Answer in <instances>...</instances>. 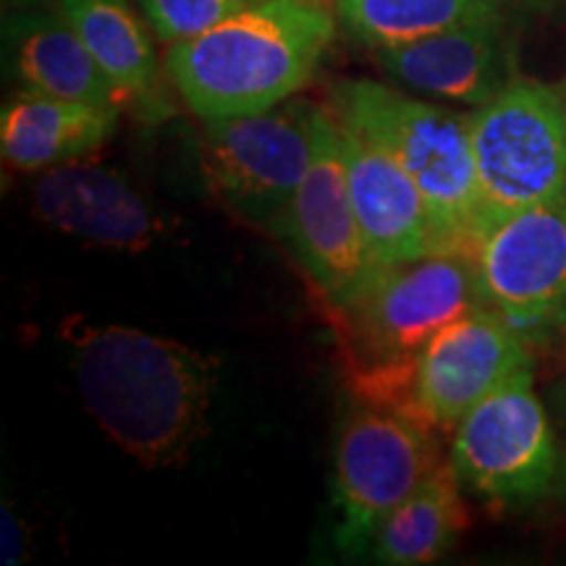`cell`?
Returning a JSON list of instances; mask_svg holds the SVG:
<instances>
[{
	"instance_id": "3",
	"label": "cell",
	"mask_w": 566,
	"mask_h": 566,
	"mask_svg": "<svg viewBox=\"0 0 566 566\" xmlns=\"http://www.w3.org/2000/svg\"><path fill=\"white\" fill-rule=\"evenodd\" d=\"M331 108L338 122L386 150L412 176L433 210L443 250H475L480 184L470 113L443 108L375 80L336 82Z\"/></svg>"
},
{
	"instance_id": "18",
	"label": "cell",
	"mask_w": 566,
	"mask_h": 566,
	"mask_svg": "<svg viewBox=\"0 0 566 566\" xmlns=\"http://www.w3.org/2000/svg\"><path fill=\"white\" fill-rule=\"evenodd\" d=\"M462 480L454 464L441 462L380 522L370 541L375 562L422 566L449 554L467 530Z\"/></svg>"
},
{
	"instance_id": "11",
	"label": "cell",
	"mask_w": 566,
	"mask_h": 566,
	"mask_svg": "<svg viewBox=\"0 0 566 566\" xmlns=\"http://www.w3.org/2000/svg\"><path fill=\"white\" fill-rule=\"evenodd\" d=\"M530 344L491 307H478L433 336L412 370V412L436 428L457 422L501 384L533 367Z\"/></svg>"
},
{
	"instance_id": "12",
	"label": "cell",
	"mask_w": 566,
	"mask_h": 566,
	"mask_svg": "<svg viewBox=\"0 0 566 566\" xmlns=\"http://www.w3.org/2000/svg\"><path fill=\"white\" fill-rule=\"evenodd\" d=\"M373 55L378 69L401 87L472 108L491 103L516 80L514 30L506 17L378 48Z\"/></svg>"
},
{
	"instance_id": "4",
	"label": "cell",
	"mask_w": 566,
	"mask_h": 566,
	"mask_svg": "<svg viewBox=\"0 0 566 566\" xmlns=\"http://www.w3.org/2000/svg\"><path fill=\"white\" fill-rule=\"evenodd\" d=\"M478 307L485 300L475 254L443 250L378 265L342 313L354 346L380 378L412 380L417 357L433 336Z\"/></svg>"
},
{
	"instance_id": "8",
	"label": "cell",
	"mask_w": 566,
	"mask_h": 566,
	"mask_svg": "<svg viewBox=\"0 0 566 566\" xmlns=\"http://www.w3.org/2000/svg\"><path fill=\"white\" fill-rule=\"evenodd\" d=\"M430 422L417 412L363 405L342 422L334 454V499L346 551L370 546L375 530L438 464Z\"/></svg>"
},
{
	"instance_id": "19",
	"label": "cell",
	"mask_w": 566,
	"mask_h": 566,
	"mask_svg": "<svg viewBox=\"0 0 566 566\" xmlns=\"http://www.w3.org/2000/svg\"><path fill=\"white\" fill-rule=\"evenodd\" d=\"M338 24L359 45L378 51L495 17L509 0H334Z\"/></svg>"
},
{
	"instance_id": "9",
	"label": "cell",
	"mask_w": 566,
	"mask_h": 566,
	"mask_svg": "<svg viewBox=\"0 0 566 566\" xmlns=\"http://www.w3.org/2000/svg\"><path fill=\"white\" fill-rule=\"evenodd\" d=\"M472 254L485 307L530 344L566 336V189L501 218Z\"/></svg>"
},
{
	"instance_id": "20",
	"label": "cell",
	"mask_w": 566,
	"mask_h": 566,
	"mask_svg": "<svg viewBox=\"0 0 566 566\" xmlns=\"http://www.w3.org/2000/svg\"><path fill=\"white\" fill-rule=\"evenodd\" d=\"M139 3L153 32L174 45L212 30L233 13L252 6L254 0H139Z\"/></svg>"
},
{
	"instance_id": "1",
	"label": "cell",
	"mask_w": 566,
	"mask_h": 566,
	"mask_svg": "<svg viewBox=\"0 0 566 566\" xmlns=\"http://www.w3.org/2000/svg\"><path fill=\"white\" fill-rule=\"evenodd\" d=\"M90 415L147 470L187 462L208 433L218 359L129 325L63 323Z\"/></svg>"
},
{
	"instance_id": "2",
	"label": "cell",
	"mask_w": 566,
	"mask_h": 566,
	"mask_svg": "<svg viewBox=\"0 0 566 566\" xmlns=\"http://www.w3.org/2000/svg\"><path fill=\"white\" fill-rule=\"evenodd\" d=\"M336 27L334 0H254L212 30L174 42L166 74L202 124L250 116L313 82Z\"/></svg>"
},
{
	"instance_id": "6",
	"label": "cell",
	"mask_w": 566,
	"mask_h": 566,
	"mask_svg": "<svg viewBox=\"0 0 566 566\" xmlns=\"http://www.w3.org/2000/svg\"><path fill=\"white\" fill-rule=\"evenodd\" d=\"M321 108L289 97L250 116L205 122L200 166L212 192L239 216L279 233L313 163Z\"/></svg>"
},
{
	"instance_id": "21",
	"label": "cell",
	"mask_w": 566,
	"mask_h": 566,
	"mask_svg": "<svg viewBox=\"0 0 566 566\" xmlns=\"http://www.w3.org/2000/svg\"><path fill=\"white\" fill-rule=\"evenodd\" d=\"M30 554V537H27V527L21 525L19 514L13 509L3 506L0 514V564L3 566H19Z\"/></svg>"
},
{
	"instance_id": "14",
	"label": "cell",
	"mask_w": 566,
	"mask_h": 566,
	"mask_svg": "<svg viewBox=\"0 0 566 566\" xmlns=\"http://www.w3.org/2000/svg\"><path fill=\"white\" fill-rule=\"evenodd\" d=\"M342 153L354 212L375 265L443 252L433 210L391 155L346 124H342Z\"/></svg>"
},
{
	"instance_id": "10",
	"label": "cell",
	"mask_w": 566,
	"mask_h": 566,
	"mask_svg": "<svg viewBox=\"0 0 566 566\" xmlns=\"http://www.w3.org/2000/svg\"><path fill=\"white\" fill-rule=\"evenodd\" d=\"M279 233L292 244L328 304L338 310L357 300L378 268L354 212L342 153V124L334 108H321L313 163L292 197Z\"/></svg>"
},
{
	"instance_id": "13",
	"label": "cell",
	"mask_w": 566,
	"mask_h": 566,
	"mask_svg": "<svg viewBox=\"0 0 566 566\" xmlns=\"http://www.w3.org/2000/svg\"><path fill=\"white\" fill-rule=\"evenodd\" d=\"M32 205L53 229L113 250H145L160 231L158 216L122 174L87 160L38 174Z\"/></svg>"
},
{
	"instance_id": "22",
	"label": "cell",
	"mask_w": 566,
	"mask_h": 566,
	"mask_svg": "<svg viewBox=\"0 0 566 566\" xmlns=\"http://www.w3.org/2000/svg\"><path fill=\"white\" fill-rule=\"evenodd\" d=\"M520 3L533 6V9H564L566 0H520Z\"/></svg>"
},
{
	"instance_id": "7",
	"label": "cell",
	"mask_w": 566,
	"mask_h": 566,
	"mask_svg": "<svg viewBox=\"0 0 566 566\" xmlns=\"http://www.w3.org/2000/svg\"><path fill=\"white\" fill-rule=\"evenodd\" d=\"M451 464L462 485L493 506H533L551 491L558 449L533 367L512 375L457 422Z\"/></svg>"
},
{
	"instance_id": "17",
	"label": "cell",
	"mask_w": 566,
	"mask_h": 566,
	"mask_svg": "<svg viewBox=\"0 0 566 566\" xmlns=\"http://www.w3.org/2000/svg\"><path fill=\"white\" fill-rule=\"evenodd\" d=\"M6 55L24 90L122 111L101 63L61 11L11 19L6 24Z\"/></svg>"
},
{
	"instance_id": "15",
	"label": "cell",
	"mask_w": 566,
	"mask_h": 566,
	"mask_svg": "<svg viewBox=\"0 0 566 566\" xmlns=\"http://www.w3.org/2000/svg\"><path fill=\"white\" fill-rule=\"evenodd\" d=\"M59 9L116 90L122 113L145 124L171 118L174 103L163 84L153 40L129 0H61Z\"/></svg>"
},
{
	"instance_id": "16",
	"label": "cell",
	"mask_w": 566,
	"mask_h": 566,
	"mask_svg": "<svg viewBox=\"0 0 566 566\" xmlns=\"http://www.w3.org/2000/svg\"><path fill=\"white\" fill-rule=\"evenodd\" d=\"M118 116V108L21 90L0 113V153L13 171L42 174L101 150Z\"/></svg>"
},
{
	"instance_id": "23",
	"label": "cell",
	"mask_w": 566,
	"mask_h": 566,
	"mask_svg": "<svg viewBox=\"0 0 566 566\" xmlns=\"http://www.w3.org/2000/svg\"><path fill=\"white\" fill-rule=\"evenodd\" d=\"M558 87H562V95H564V105H566V82H562V84H558Z\"/></svg>"
},
{
	"instance_id": "5",
	"label": "cell",
	"mask_w": 566,
	"mask_h": 566,
	"mask_svg": "<svg viewBox=\"0 0 566 566\" xmlns=\"http://www.w3.org/2000/svg\"><path fill=\"white\" fill-rule=\"evenodd\" d=\"M480 233L566 189V105L558 84L516 76L470 113ZM478 244V242H475Z\"/></svg>"
}]
</instances>
